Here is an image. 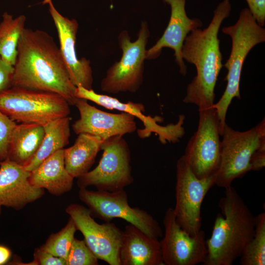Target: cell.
<instances>
[{"label": "cell", "instance_id": "52a82bcc", "mask_svg": "<svg viewBox=\"0 0 265 265\" xmlns=\"http://www.w3.org/2000/svg\"><path fill=\"white\" fill-rule=\"evenodd\" d=\"M221 136L220 159L215 174V185L226 188L233 181L250 170V161L255 152L265 142V118L255 127L240 132L226 123Z\"/></svg>", "mask_w": 265, "mask_h": 265}, {"label": "cell", "instance_id": "9a60e30c", "mask_svg": "<svg viewBox=\"0 0 265 265\" xmlns=\"http://www.w3.org/2000/svg\"><path fill=\"white\" fill-rule=\"evenodd\" d=\"M57 31L59 50L70 79L76 86L92 89L93 81L90 61L84 57L78 58L75 49L79 25L74 19L62 15L55 8L52 0H44Z\"/></svg>", "mask_w": 265, "mask_h": 265}, {"label": "cell", "instance_id": "cb8c5ba5", "mask_svg": "<svg viewBox=\"0 0 265 265\" xmlns=\"http://www.w3.org/2000/svg\"><path fill=\"white\" fill-rule=\"evenodd\" d=\"M26 17L21 15L13 18L5 12L0 23V56L14 66L17 55V46L21 34L25 28Z\"/></svg>", "mask_w": 265, "mask_h": 265}, {"label": "cell", "instance_id": "7c38bea8", "mask_svg": "<svg viewBox=\"0 0 265 265\" xmlns=\"http://www.w3.org/2000/svg\"><path fill=\"white\" fill-rule=\"evenodd\" d=\"M75 222L77 230L98 260L109 265H120L119 251L123 231L110 222L99 224L92 217L90 210L79 204H71L65 210Z\"/></svg>", "mask_w": 265, "mask_h": 265}, {"label": "cell", "instance_id": "603a6c76", "mask_svg": "<svg viewBox=\"0 0 265 265\" xmlns=\"http://www.w3.org/2000/svg\"><path fill=\"white\" fill-rule=\"evenodd\" d=\"M71 120L68 116L56 119L43 126L45 133L41 146L32 160L25 167L26 170L32 171L46 159L64 149L69 143Z\"/></svg>", "mask_w": 265, "mask_h": 265}, {"label": "cell", "instance_id": "ba28073f", "mask_svg": "<svg viewBox=\"0 0 265 265\" xmlns=\"http://www.w3.org/2000/svg\"><path fill=\"white\" fill-rule=\"evenodd\" d=\"M103 155L98 165L78 178L79 188L93 186L97 190L115 191L124 189L134 180L132 175L131 152L123 136L105 139Z\"/></svg>", "mask_w": 265, "mask_h": 265}, {"label": "cell", "instance_id": "4dcf8cb0", "mask_svg": "<svg viewBox=\"0 0 265 265\" xmlns=\"http://www.w3.org/2000/svg\"><path fill=\"white\" fill-rule=\"evenodd\" d=\"M248 9L257 23L261 26L265 25V0H246Z\"/></svg>", "mask_w": 265, "mask_h": 265}, {"label": "cell", "instance_id": "3957f363", "mask_svg": "<svg viewBox=\"0 0 265 265\" xmlns=\"http://www.w3.org/2000/svg\"><path fill=\"white\" fill-rule=\"evenodd\" d=\"M219 200L204 265H232L240 257L255 233V216L232 186Z\"/></svg>", "mask_w": 265, "mask_h": 265}, {"label": "cell", "instance_id": "f546056e", "mask_svg": "<svg viewBox=\"0 0 265 265\" xmlns=\"http://www.w3.org/2000/svg\"><path fill=\"white\" fill-rule=\"evenodd\" d=\"M14 66L0 56V93L12 86Z\"/></svg>", "mask_w": 265, "mask_h": 265}, {"label": "cell", "instance_id": "1f68e13d", "mask_svg": "<svg viewBox=\"0 0 265 265\" xmlns=\"http://www.w3.org/2000/svg\"><path fill=\"white\" fill-rule=\"evenodd\" d=\"M265 165V142L262 143L252 155L250 161V170H260Z\"/></svg>", "mask_w": 265, "mask_h": 265}, {"label": "cell", "instance_id": "4316f807", "mask_svg": "<svg viewBox=\"0 0 265 265\" xmlns=\"http://www.w3.org/2000/svg\"><path fill=\"white\" fill-rule=\"evenodd\" d=\"M66 265H97L98 259L83 240L74 238L67 258Z\"/></svg>", "mask_w": 265, "mask_h": 265}, {"label": "cell", "instance_id": "6da1fadb", "mask_svg": "<svg viewBox=\"0 0 265 265\" xmlns=\"http://www.w3.org/2000/svg\"><path fill=\"white\" fill-rule=\"evenodd\" d=\"M12 86L54 93L70 106L79 99L54 38L39 29L25 28L21 34Z\"/></svg>", "mask_w": 265, "mask_h": 265}, {"label": "cell", "instance_id": "2e32d148", "mask_svg": "<svg viewBox=\"0 0 265 265\" xmlns=\"http://www.w3.org/2000/svg\"><path fill=\"white\" fill-rule=\"evenodd\" d=\"M75 106L79 111L80 118L72 127L77 134L89 133L105 140L111 136L133 133L136 130L135 117L130 113L105 112L89 105L87 100L80 98Z\"/></svg>", "mask_w": 265, "mask_h": 265}, {"label": "cell", "instance_id": "30bf717a", "mask_svg": "<svg viewBox=\"0 0 265 265\" xmlns=\"http://www.w3.org/2000/svg\"><path fill=\"white\" fill-rule=\"evenodd\" d=\"M176 177L174 213L181 227L193 236L201 230L202 203L210 189L215 185V175L198 178L183 155L177 161Z\"/></svg>", "mask_w": 265, "mask_h": 265}, {"label": "cell", "instance_id": "f1b7e54d", "mask_svg": "<svg viewBox=\"0 0 265 265\" xmlns=\"http://www.w3.org/2000/svg\"><path fill=\"white\" fill-rule=\"evenodd\" d=\"M28 265H66V261L55 257L40 247L35 249L33 260Z\"/></svg>", "mask_w": 265, "mask_h": 265}, {"label": "cell", "instance_id": "277c9868", "mask_svg": "<svg viewBox=\"0 0 265 265\" xmlns=\"http://www.w3.org/2000/svg\"><path fill=\"white\" fill-rule=\"evenodd\" d=\"M221 30L231 37L232 47L230 56L223 65L228 71L226 89L220 99L212 106L217 113L220 135L232 100L240 99L239 84L245 59L254 47L265 41V28L257 23L247 8L240 11L234 25L224 27Z\"/></svg>", "mask_w": 265, "mask_h": 265}, {"label": "cell", "instance_id": "d4e9b609", "mask_svg": "<svg viewBox=\"0 0 265 265\" xmlns=\"http://www.w3.org/2000/svg\"><path fill=\"white\" fill-rule=\"evenodd\" d=\"M254 235L240 258L241 265H265V213L255 216Z\"/></svg>", "mask_w": 265, "mask_h": 265}, {"label": "cell", "instance_id": "d6986e66", "mask_svg": "<svg viewBox=\"0 0 265 265\" xmlns=\"http://www.w3.org/2000/svg\"><path fill=\"white\" fill-rule=\"evenodd\" d=\"M120 265H164L160 241L129 224L123 231Z\"/></svg>", "mask_w": 265, "mask_h": 265}, {"label": "cell", "instance_id": "8fae6325", "mask_svg": "<svg viewBox=\"0 0 265 265\" xmlns=\"http://www.w3.org/2000/svg\"><path fill=\"white\" fill-rule=\"evenodd\" d=\"M197 131L190 137L185 156L191 170L199 179L215 175L220 162L221 141L216 109L212 106L199 109Z\"/></svg>", "mask_w": 265, "mask_h": 265}, {"label": "cell", "instance_id": "7a4b0ae2", "mask_svg": "<svg viewBox=\"0 0 265 265\" xmlns=\"http://www.w3.org/2000/svg\"><path fill=\"white\" fill-rule=\"evenodd\" d=\"M231 11L230 0H223L214 10L209 26L191 31L183 43L182 58L195 66L196 75L188 84L183 102L194 104L199 109L211 107L214 104V89L223 66L218 34Z\"/></svg>", "mask_w": 265, "mask_h": 265}, {"label": "cell", "instance_id": "ffe728a7", "mask_svg": "<svg viewBox=\"0 0 265 265\" xmlns=\"http://www.w3.org/2000/svg\"><path fill=\"white\" fill-rule=\"evenodd\" d=\"M63 149L49 156L30 172L28 180L32 186L46 189L55 196L72 189L74 178L65 168Z\"/></svg>", "mask_w": 265, "mask_h": 265}, {"label": "cell", "instance_id": "d6a6232c", "mask_svg": "<svg viewBox=\"0 0 265 265\" xmlns=\"http://www.w3.org/2000/svg\"><path fill=\"white\" fill-rule=\"evenodd\" d=\"M11 255V250L8 247L0 245V265L7 263Z\"/></svg>", "mask_w": 265, "mask_h": 265}, {"label": "cell", "instance_id": "ac0fdd59", "mask_svg": "<svg viewBox=\"0 0 265 265\" xmlns=\"http://www.w3.org/2000/svg\"><path fill=\"white\" fill-rule=\"evenodd\" d=\"M29 174L24 166L8 159L0 161V215L3 206L20 210L44 195V189L30 183Z\"/></svg>", "mask_w": 265, "mask_h": 265}, {"label": "cell", "instance_id": "44dd1931", "mask_svg": "<svg viewBox=\"0 0 265 265\" xmlns=\"http://www.w3.org/2000/svg\"><path fill=\"white\" fill-rule=\"evenodd\" d=\"M44 133L43 125L34 123L16 125L9 141L6 159L26 166L39 150Z\"/></svg>", "mask_w": 265, "mask_h": 265}, {"label": "cell", "instance_id": "7402d4cb", "mask_svg": "<svg viewBox=\"0 0 265 265\" xmlns=\"http://www.w3.org/2000/svg\"><path fill=\"white\" fill-rule=\"evenodd\" d=\"M104 141L99 136L81 133L72 146L64 148L65 167L74 178H78L89 171L102 150Z\"/></svg>", "mask_w": 265, "mask_h": 265}, {"label": "cell", "instance_id": "5bb4252c", "mask_svg": "<svg viewBox=\"0 0 265 265\" xmlns=\"http://www.w3.org/2000/svg\"><path fill=\"white\" fill-rule=\"evenodd\" d=\"M75 95L78 98L92 101L107 109L125 112L137 118L144 127L143 129L138 130V135L141 138L149 137L152 133H155L158 135L159 141L165 144L167 142L174 143L179 142L185 133L183 126L185 119L184 115H179L177 123L163 126L158 124L163 121L162 117H152L144 114L145 108L141 103L131 101L124 103L112 97L97 93L92 89L89 90L81 86L76 87Z\"/></svg>", "mask_w": 265, "mask_h": 265}, {"label": "cell", "instance_id": "8992f818", "mask_svg": "<svg viewBox=\"0 0 265 265\" xmlns=\"http://www.w3.org/2000/svg\"><path fill=\"white\" fill-rule=\"evenodd\" d=\"M150 31L146 22H142L133 42L127 30H122L118 35L119 45L122 56L119 61L113 64L102 80L101 88L105 92L118 94L121 92H136L143 80L146 45Z\"/></svg>", "mask_w": 265, "mask_h": 265}, {"label": "cell", "instance_id": "5b68a950", "mask_svg": "<svg viewBox=\"0 0 265 265\" xmlns=\"http://www.w3.org/2000/svg\"><path fill=\"white\" fill-rule=\"evenodd\" d=\"M0 110L15 122L43 126L70 113L69 104L60 95L17 86L0 93Z\"/></svg>", "mask_w": 265, "mask_h": 265}, {"label": "cell", "instance_id": "4fadbf2b", "mask_svg": "<svg viewBox=\"0 0 265 265\" xmlns=\"http://www.w3.org/2000/svg\"><path fill=\"white\" fill-rule=\"evenodd\" d=\"M164 235L160 241L164 265H196L203 264L207 255L206 235L201 230L192 236L178 223L173 208L165 212Z\"/></svg>", "mask_w": 265, "mask_h": 265}, {"label": "cell", "instance_id": "484cf974", "mask_svg": "<svg viewBox=\"0 0 265 265\" xmlns=\"http://www.w3.org/2000/svg\"><path fill=\"white\" fill-rule=\"evenodd\" d=\"M77 230L74 221L70 217L65 227L58 232L52 234L40 247L53 255L66 261Z\"/></svg>", "mask_w": 265, "mask_h": 265}, {"label": "cell", "instance_id": "e0dca14e", "mask_svg": "<svg viewBox=\"0 0 265 265\" xmlns=\"http://www.w3.org/2000/svg\"><path fill=\"white\" fill-rule=\"evenodd\" d=\"M170 5V20L162 36L156 43L146 50V59L159 57L163 48H169L174 51L175 62L179 67L181 74L185 76L187 67L182 56V48L187 35L192 30L201 28L202 22L198 18H190L186 11V0H162Z\"/></svg>", "mask_w": 265, "mask_h": 265}, {"label": "cell", "instance_id": "9c48e42d", "mask_svg": "<svg viewBox=\"0 0 265 265\" xmlns=\"http://www.w3.org/2000/svg\"><path fill=\"white\" fill-rule=\"evenodd\" d=\"M79 197L90 210L92 216L105 222L121 218L151 237L159 239L162 237V229L152 215L143 209L130 206L124 189L111 192L81 187Z\"/></svg>", "mask_w": 265, "mask_h": 265}, {"label": "cell", "instance_id": "83f0119b", "mask_svg": "<svg viewBox=\"0 0 265 265\" xmlns=\"http://www.w3.org/2000/svg\"><path fill=\"white\" fill-rule=\"evenodd\" d=\"M16 125L0 110V161L7 158L9 141Z\"/></svg>", "mask_w": 265, "mask_h": 265}]
</instances>
